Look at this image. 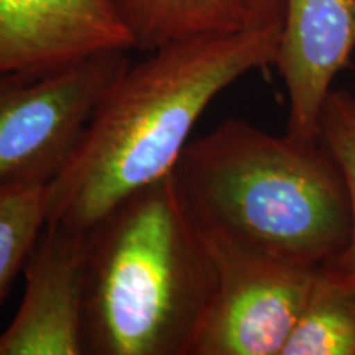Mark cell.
<instances>
[{
    "mask_svg": "<svg viewBox=\"0 0 355 355\" xmlns=\"http://www.w3.org/2000/svg\"><path fill=\"white\" fill-rule=\"evenodd\" d=\"M282 25L247 26L148 51L105 89L71 158L46 186V224L89 232L144 186L175 170L207 105L273 64Z\"/></svg>",
    "mask_w": 355,
    "mask_h": 355,
    "instance_id": "cell-1",
    "label": "cell"
},
{
    "mask_svg": "<svg viewBox=\"0 0 355 355\" xmlns=\"http://www.w3.org/2000/svg\"><path fill=\"white\" fill-rule=\"evenodd\" d=\"M133 50L107 0H0V76H42Z\"/></svg>",
    "mask_w": 355,
    "mask_h": 355,
    "instance_id": "cell-7",
    "label": "cell"
},
{
    "mask_svg": "<svg viewBox=\"0 0 355 355\" xmlns=\"http://www.w3.org/2000/svg\"><path fill=\"white\" fill-rule=\"evenodd\" d=\"M133 40V50L237 32L254 24L245 0H107Z\"/></svg>",
    "mask_w": 355,
    "mask_h": 355,
    "instance_id": "cell-9",
    "label": "cell"
},
{
    "mask_svg": "<svg viewBox=\"0 0 355 355\" xmlns=\"http://www.w3.org/2000/svg\"><path fill=\"white\" fill-rule=\"evenodd\" d=\"M282 355H355V283L324 263Z\"/></svg>",
    "mask_w": 355,
    "mask_h": 355,
    "instance_id": "cell-10",
    "label": "cell"
},
{
    "mask_svg": "<svg viewBox=\"0 0 355 355\" xmlns=\"http://www.w3.org/2000/svg\"><path fill=\"white\" fill-rule=\"evenodd\" d=\"M354 50L355 0H285L273 64L288 92V135L321 140L322 109Z\"/></svg>",
    "mask_w": 355,
    "mask_h": 355,
    "instance_id": "cell-8",
    "label": "cell"
},
{
    "mask_svg": "<svg viewBox=\"0 0 355 355\" xmlns=\"http://www.w3.org/2000/svg\"><path fill=\"white\" fill-rule=\"evenodd\" d=\"M245 2L255 25H282L285 0H245Z\"/></svg>",
    "mask_w": 355,
    "mask_h": 355,
    "instance_id": "cell-13",
    "label": "cell"
},
{
    "mask_svg": "<svg viewBox=\"0 0 355 355\" xmlns=\"http://www.w3.org/2000/svg\"><path fill=\"white\" fill-rule=\"evenodd\" d=\"M48 219L46 186H0V303Z\"/></svg>",
    "mask_w": 355,
    "mask_h": 355,
    "instance_id": "cell-11",
    "label": "cell"
},
{
    "mask_svg": "<svg viewBox=\"0 0 355 355\" xmlns=\"http://www.w3.org/2000/svg\"><path fill=\"white\" fill-rule=\"evenodd\" d=\"M199 227L214 270V286L189 355H282L319 266L277 259Z\"/></svg>",
    "mask_w": 355,
    "mask_h": 355,
    "instance_id": "cell-4",
    "label": "cell"
},
{
    "mask_svg": "<svg viewBox=\"0 0 355 355\" xmlns=\"http://www.w3.org/2000/svg\"><path fill=\"white\" fill-rule=\"evenodd\" d=\"M212 286L202 230L171 171L89 229L84 355H189Z\"/></svg>",
    "mask_w": 355,
    "mask_h": 355,
    "instance_id": "cell-2",
    "label": "cell"
},
{
    "mask_svg": "<svg viewBox=\"0 0 355 355\" xmlns=\"http://www.w3.org/2000/svg\"><path fill=\"white\" fill-rule=\"evenodd\" d=\"M321 140L343 168L352 214L347 245L326 263L355 283V96L347 91H331L322 109Z\"/></svg>",
    "mask_w": 355,
    "mask_h": 355,
    "instance_id": "cell-12",
    "label": "cell"
},
{
    "mask_svg": "<svg viewBox=\"0 0 355 355\" xmlns=\"http://www.w3.org/2000/svg\"><path fill=\"white\" fill-rule=\"evenodd\" d=\"M128 51L92 56L42 76H0V186L44 184L60 175Z\"/></svg>",
    "mask_w": 355,
    "mask_h": 355,
    "instance_id": "cell-5",
    "label": "cell"
},
{
    "mask_svg": "<svg viewBox=\"0 0 355 355\" xmlns=\"http://www.w3.org/2000/svg\"><path fill=\"white\" fill-rule=\"evenodd\" d=\"M202 227L277 259L321 266L347 245V183L319 141L230 119L189 140L173 170Z\"/></svg>",
    "mask_w": 355,
    "mask_h": 355,
    "instance_id": "cell-3",
    "label": "cell"
},
{
    "mask_svg": "<svg viewBox=\"0 0 355 355\" xmlns=\"http://www.w3.org/2000/svg\"><path fill=\"white\" fill-rule=\"evenodd\" d=\"M87 232L46 224L24 265L25 293L0 355H84Z\"/></svg>",
    "mask_w": 355,
    "mask_h": 355,
    "instance_id": "cell-6",
    "label": "cell"
}]
</instances>
